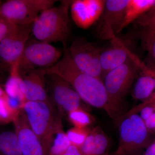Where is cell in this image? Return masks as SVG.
Returning a JSON list of instances; mask_svg holds the SVG:
<instances>
[{"label": "cell", "mask_w": 155, "mask_h": 155, "mask_svg": "<svg viewBox=\"0 0 155 155\" xmlns=\"http://www.w3.org/2000/svg\"><path fill=\"white\" fill-rule=\"evenodd\" d=\"M63 78L72 87L81 100L94 107L109 113L107 91L103 80L81 71L75 66L69 50L64 51L62 58L54 66L45 69Z\"/></svg>", "instance_id": "cell-1"}, {"label": "cell", "mask_w": 155, "mask_h": 155, "mask_svg": "<svg viewBox=\"0 0 155 155\" xmlns=\"http://www.w3.org/2000/svg\"><path fill=\"white\" fill-rule=\"evenodd\" d=\"M141 60L135 54L103 78L108 99V115L116 122L125 114V100L140 71Z\"/></svg>", "instance_id": "cell-2"}, {"label": "cell", "mask_w": 155, "mask_h": 155, "mask_svg": "<svg viewBox=\"0 0 155 155\" xmlns=\"http://www.w3.org/2000/svg\"><path fill=\"white\" fill-rule=\"evenodd\" d=\"M72 1H62L59 5L39 14L31 27V33L36 40L49 44L69 40L71 34L69 12Z\"/></svg>", "instance_id": "cell-3"}, {"label": "cell", "mask_w": 155, "mask_h": 155, "mask_svg": "<svg viewBox=\"0 0 155 155\" xmlns=\"http://www.w3.org/2000/svg\"><path fill=\"white\" fill-rule=\"evenodd\" d=\"M119 138L117 149L108 155H140L154 139L139 115L131 110L119 119Z\"/></svg>", "instance_id": "cell-4"}, {"label": "cell", "mask_w": 155, "mask_h": 155, "mask_svg": "<svg viewBox=\"0 0 155 155\" xmlns=\"http://www.w3.org/2000/svg\"><path fill=\"white\" fill-rule=\"evenodd\" d=\"M22 109L31 128L49 153L53 136L62 127L61 115L55 110L50 100L26 101Z\"/></svg>", "instance_id": "cell-5"}, {"label": "cell", "mask_w": 155, "mask_h": 155, "mask_svg": "<svg viewBox=\"0 0 155 155\" xmlns=\"http://www.w3.org/2000/svg\"><path fill=\"white\" fill-rule=\"evenodd\" d=\"M62 53L51 44L37 40H28L19 63L20 75L38 69L51 68L61 59Z\"/></svg>", "instance_id": "cell-6"}, {"label": "cell", "mask_w": 155, "mask_h": 155, "mask_svg": "<svg viewBox=\"0 0 155 155\" xmlns=\"http://www.w3.org/2000/svg\"><path fill=\"white\" fill-rule=\"evenodd\" d=\"M53 0H8L0 5V16L15 25L32 24L43 11L53 7Z\"/></svg>", "instance_id": "cell-7"}, {"label": "cell", "mask_w": 155, "mask_h": 155, "mask_svg": "<svg viewBox=\"0 0 155 155\" xmlns=\"http://www.w3.org/2000/svg\"><path fill=\"white\" fill-rule=\"evenodd\" d=\"M68 50L72 61L78 69L102 80L101 48L84 38H79L73 41Z\"/></svg>", "instance_id": "cell-8"}, {"label": "cell", "mask_w": 155, "mask_h": 155, "mask_svg": "<svg viewBox=\"0 0 155 155\" xmlns=\"http://www.w3.org/2000/svg\"><path fill=\"white\" fill-rule=\"evenodd\" d=\"M137 39L138 38L134 29L123 37L116 36L110 41L107 47L102 49L101 61L102 79L107 73L121 66L135 54L132 48Z\"/></svg>", "instance_id": "cell-9"}, {"label": "cell", "mask_w": 155, "mask_h": 155, "mask_svg": "<svg viewBox=\"0 0 155 155\" xmlns=\"http://www.w3.org/2000/svg\"><path fill=\"white\" fill-rule=\"evenodd\" d=\"M129 0H107L99 19L96 22L95 32L102 40L113 39L119 33L126 6Z\"/></svg>", "instance_id": "cell-10"}, {"label": "cell", "mask_w": 155, "mask_h": 155, "mask_svg": "<svg viewBox=\"0 0 155 155\" xmlns=\"http://www.w3.org/2000/svg\"><path fill=\"white\" fill-rule=\"evenodd\" d=\"M50 93V101L58 112L69 114L81 107V99L72 86L63 78L54 73H47Z\"/></svg>", "instance_id": "cell-11"}, {"label": "cell", "mask_w": 155, "mask_h": 155, "mask_svg": "<svg viewBox=\"0 0 155 155\" xmlns=\"http://www.w3.org/2000/svg\"><path fill=\"white\" fill-rule=\"evenodd\" d=\"M32 25H15L0 43V60L10 69L18 67L31 33Z\"/></svg>", "instance_id": "cell-12"}, {"label": "cell", "mask_w": 155, "mask_h": 155, "mask_svg": "<svg viewBox=\"0 0 155 155\" xmlns=\"http://www.w3.org/2000/svg\"><path fill=\"white\" fill-rule=\"evenodd\" d=\"M14 122L22 155H48V152L31 128L22 109Z\"/></svg>", "instance_id": "cell-13"}, {"label": "cell", "mask_w": 155, "mask_h": 155, "mask_svg": "<svg viewBox=\"0 0 155 155\" xmlns=\"http://www.w3.org/2000/svg\"><path fill=\"white\" fill-rule=\"evenodd\" d=\"M105 2L103 0L72 1L70 8L72 19L80 28H89L99 19Z\"/></svg>", "instance_id": "cell-14"}, {"label": "cell", "mask_w": 155, "mask_h": 155, "mask_svg": "<svg viewBox=\"0 0 155 155\" xmlns=\"http://www.w3.org/2000/svg\"><path fill=\"white\" fill-rule=\"evenodd\" d=\"M46 75L45 69L32 70L20 75V88L26 101H49L46 89Z\"/></svg>", "instance_id": "cell-15"}, {"label": "cell", "mask_w": 155, "mask_h": 155, "mask_svg": "<svg viewBox=\"0 0 155 155\" xmlns=\"http://www.w3.org/2000/svg\"><path fill=\"white\" fill-rule=\"evenodd\" d=\"M110 140L99 126L91 129L85 141L80 147L82 155H108Z\"/></svg>", "instance_id": "cell-16"}, {"label": "cell", "mask_w": 155, "mask_h": 155, "mask_svg": "<svg viewBox=\"0 0 155 155\" xmlns=\"http://www.w3.org/2000/svg\"><path fill=\"white\" fill-rule=\"evenodd\" d=\"M154 8L155 0H129L125 9V17L119 33Z\"/></svg>", "instance_id": "cell-17"}, {"label": "cell", "mask_w": 155, "mask_h": 155, "mask_svg": "<svg viewBox=\"0 0 155 155\" xmlns=\"http://www.w3.org/2000/svg\"><path fill=\"white\" fill-rule=\"evenodd\" d=\"M155 92L154 78L140 69L132 92L134 98L146 101L152 96Z\"/></svg>", "instance_id": "cell-18"}, {"label": "cell", "mask_w": 155, "mask_h": 155, "mask_svg": "<svg viewBox=\"0 0 155 155\" xmlns=\"http://www.w3.org/2000/svg\"><path fill=\"white\" fill-rule=\"evenodd\" d=\"M0 155H22L16 133L5 131L0 134Z\"/></svg>", "instance_id": "cell-19"}, {"label": "cell", "mask_w": 155, "mask_h": 155, "mask_svg": "<svg viewBox=\"0 0 155 155\" xmlns=\"http://www.w3.org/2000/svg\"><path fill=\"white\" fill-rule=\"evenodd\" d=\"M21 77L17 68L10 69V75L5 85V92L10 97L19 100L23 103L26 101L20 88Z\"/></svg>", "instance_id": "cell-20"}, {"label": "cell", "mask_w": 155, "mask_h": 155, "mask_svg": "<svg viewBox=\"0 0 155 155\" xmlns=\"http://www.w3.org/2000/svg\"><path fill=\"white\" fill-rule=\"evenodd\" d=\"M134 28L142 48L155 62V31L142 27Z\"/></svg>", "instance_id": "cell-21"}, {"label": "cell", "mask_w": 155, "mask_h": 155, "mask_svg": "<svg viewBox=\"0 0 155 155\" xmlns=\"http://www.w3.org/2000/svg\"><path fill=\"white\" fill-rule=\"evenodd\" d=\"M71 145L62 127L55 132L50 145L48 155H62Z\"/></svg>", "instance_id": "cell-22"}, {"label": "cell", "mask_w": 155, "mask_h": 155, "mask_svg": "<svg viewBox=\"0 0 155 155\" xmlns=\"http://www.w3.org/2000/svg\"><path fill=\"white\" fill-rule=\"evenodd\" d=\"M68 118L74 127L78 128L88 127L94 121V118L83 109H78L69 113Z\"/></svg>", "instance_id": "cell-23"}, {"label": "cell", "mask_w": 155, "mask_h": 155, "mask_svg": "<svg viewBox=\"0 0 155 155\" xmlns=\"http://www.w3.org/2000/svg\"><path fill=\"white\" fill-rule=\"evenodd\" d=\"M91 131V129L88 127L78 128L74 127L68 130L66 134L71 144L80 148Z\"/></svg>", "instance_id": "cell-24"}, {"label": "cell", "mask_w": 155, "mask_h": 155, "mask_svg": "<svg viewBox=\"0 0 155 155\" xmlns=\"http://www.w3.org/2000/svg\"><path fill=\"white\" fill-rule=\"evenodd\" d=\"M19 113L17 114L10 107L6 93L0 97V122L7 123L14 122Z\"/></svg>", "instance_id": "cell-25"}, {"label": "cell", "mask_w": 155, "mask_h": 155, "mask_svg": "<svg viewBox=\"0 0 155 155\" xmlns=\"http://www.w3.org/2000/svg\"><path fill=\"white\" fill-rule=\"evenodd\" d=\"M133 25L134 27L148 28L155 31V8L137 19Z\"/></svg>", "instance_id": "cell-26"}, {"label": "cell", "mask_w": 155, "mask_h": 155, "mask_svg": "<svg viewBox=\"0 0 155 155\" xmlns=\"http://www.w3.org/2000/svg\"><path fill=\"white\" fill-rule=\"evenodd\" d=\"M15 25L0 16V43Z\"/></svg>", "instance_id": "cell-27"}, {"label": "cell", "mask_w": 155, "mask_h": 155, "mask_svg": "<svg viewBox=\"0 0 155 155\" xmlns=\"http://www.w3.org/2000/svg\"><path fill=\"white\" fill-rule=\"evenodd\" d=\"M140 69L153 76L155 79V62L149 56L146 58L144 61H142Z\"/></svg>", "instance_id": "cell-28"}, {"label": "cell", "mask_w": 155, "mask_h": 155, "mask_svg": "<svg viewBox=\"0 0 155 155\" xmlns=\"http://www.w3.org/2000/svg\"><path fill=\"white\" fill-rule=\"evenodd\" d=\"M144 122L146 127L150 132L152 133L155 132V112Z\"/></svg>", "instance_id": "cell-29"}, {"label": "cell", "mask_w": 155, "mask_h": 155, "mask_svg": "<svg viewBox=\"0 0 155 155\" xmlns=\"http://www.w3.org/2000/svg\"><path fill=\"white\" fill-rule=\"evenodd\" d=\"M62 155H82L80 148L71 144Z\"/></svg>", "instance_id": "cell-30"}, {"label": "cell", "mask_w": 155, "mask_h": 155, "mask_svg": "<svg viewBox=\"0 0 155 155\" xmlns=\"http://www.w3.org/2000/svg\"><path fill=\"white\" fill-rule=\"evenodd\" d=\"M144 155H155V139L147 147Z\"/></svg>", "instance_id": "cell-31"}, {"label": "cell", "mask_w": 155, "mask_h": 155, "mask_svg": "<svg viewBox=\"0 0 155 155\" xmlns=\"http://www.w3.org/2000/svg\"><path fill=\"white\" fill-rule=\"evenodd\" d=\"M5 94V91L3 90L2 88L0 87V97L2 96L3 95H4V94Z\"/></svg>", "instance_id": "cell-32"}, {"label": "cell", "mask_w": 155, "mask_h": 155, "mask_svg": "<svg viewBox=\"0 0 155 155\" xmlns=\"http://www.w3.org/2000/svg\"><path fill=\"white\" fill-rule=\"evenodd\" d=\"M2 1H0V5H1V4H2Z\"/></svg>", "instance_id": "cell-33"}, {"label": "cell", "mask_w": 155, "mask_h": 155, "mask_svg": "<svg viewBox=\"0 0 155 155\" xmlns=\"http://www.w3.org/2000/svg\"><path fill=\"white\" fill-rule=\"evenodd\" d=\"M154 139H155V138Z\"/></svg>", "instance_id": "cell-34"}]
</instances>
